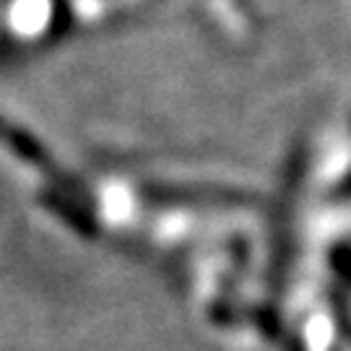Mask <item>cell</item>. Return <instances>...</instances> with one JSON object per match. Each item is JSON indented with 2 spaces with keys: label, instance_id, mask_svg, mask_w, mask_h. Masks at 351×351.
<instances>
[{
  "label": "cell",
  "instance_id": "obj_1",
  "mask_svg": "<svg viewBox=\"0 0 351 351\" xmlns=\"http://www.w3.org/2000/svg\"><path fill=\"white\" fill-rule=\"evenodd\" d=\"M0 143H5L16 156H21L24 162L34 164V167H50V154L42 149V143L3 117H0Z\"/></svg>",
  "mask_w": 351,
  "mask_h": 351
},
{
  "label": "cell",
  "instance_id": "obj_2",
  "mask_svg": "<svg viewBox=\"0 0 351 351\" xmlns=\"http://www.w3.org/2000/svg\"><path fill=\"white\" fill-rule=\"evenodd\" d=\"M42 203H45V206H50L52 211L60 213V219H63V221H68L75 232L88 234V237H91V234H97V226H94V221H91V219H88L81 208H75L73 203L65 201V195H58V193H42Z\"/></svg>",
  "mask_w": 351,
  "mask_h": 351
},
{
  "label": "cell",
  "instance_id": "obj_3",
  "mask_svg": "<svg viewBox=\"0 0 351 351\" xmlns=\"http://www.w3.org/2000/svg\"><path fill=\"white\" fill-rule=\"evenodd\" d=\"M167 195H159L164 201H188V203H239L237 193L229 190H164Z\"/></svg>",
  "mask_w": 351,
  "mask_h": 351
}]
</instances>
